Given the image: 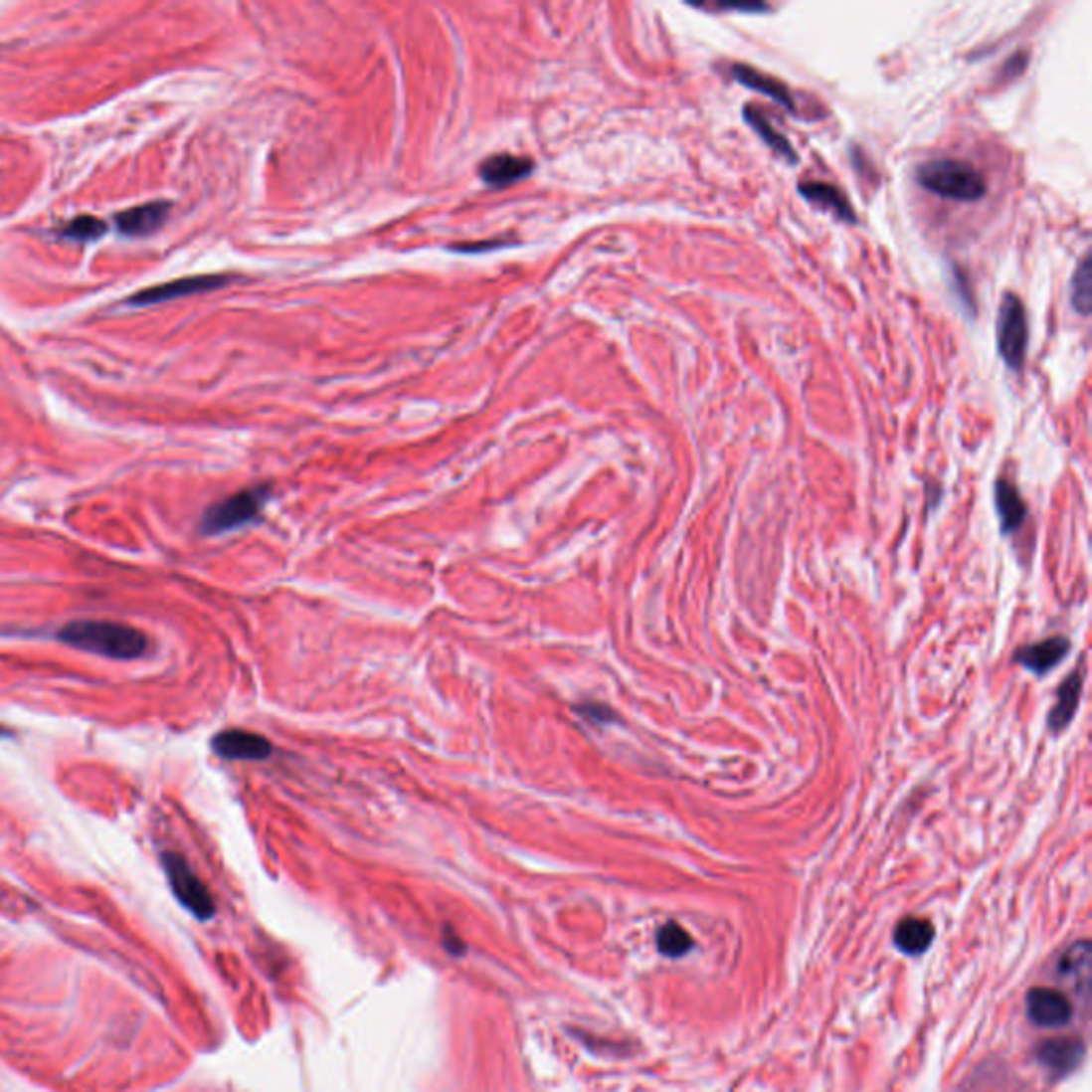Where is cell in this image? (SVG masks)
<instances>
[{"mask_svg": "<svg viewBox=\"0 0 1092 1092\" xmlns=\"http://www.w3.org/2000/svg\"><path fill=\"white\" fill-rule=\"evenodd\" d=\"M58 640L86 653L122 661L137 659L150 648V640L141 630L115 622H92V619L67 624L58 632Z\"/></svg>", "mask_w": 1092, "mask_h": 1092, "instance_id": "cell-1", "label": "cell"}, {"mask_svg": "<svg viewBox=\"0 0 1092 1092\" xmlns=\"http://www.w3.org/2000/svg\"><path fill=\"white\" fill-rule=\"evenodd\" d=\"M916 182L926 193L963 203H976L988 193L986 177L971 162L958 158L922 162L916 169Z\"/></svg>", "mask_w": 1092, "mask_h": 1092, "instance_id": "cell-2", "label": "cell"}, {"mask_svg": "<svg viewBox=\"0 0 1092 1092\" xmlns=\"http://www.w3.org/2000/svg\"><path fill=\"white\" fill-rule=\"evenodd\" d=\"M272 495L270 484L250 486L240 493H235L218 504L205 510L201 519V534L205 536H218L227 534V531H235L248 523L259 519L261 510L268 504Z\"/></svg>", "mask_w": 1092, "mask_h": 1092, "instance_id": "cell-3", "label": "cell"}, {"mask_svg": "<svg viewBox=\"0 0 1092 1092\" xmlns=\"http://www.w3.org/2000/svg\"><path fill=\"white\" fill-rule=\"evenodd\" d=\"M997 348L1011 372H1020L1028 350V316L1022 299L1007 290L1002 294L997 318Z\"/></svg>", "mask_w": 1092, "mask_h": 1092, "instance_id": "cell-4", "label": "cell"}, {"mask_svg": "<svg viewBox=\"0 0 1092 1092\" xmlns=\"http://www.w3.org/2000/svg\"><path fill=\"white\" fill-rule=\"evenodd\" d=\"M162 866L167 870V877L177 900H180L188 911H193L197 918L210 920L216 911L212 894L201 883V879L193 873V868L188 866V862L182 858V855L173 851L165 853L162 855Z\"/></svg>", "mask_w": 1092, "mask_h": 1092, "instance_id": "cell-5", "label": "cell"}, {"mask_svg": "<svg viewBox=\"0 0 1092 1092\" xmlns=\"http://www.w3.org/2000/svg\"><path fill=\"white\" fill-rule=\"evenodd\" d=\"M212 749L225 760H250L261 762L272 756V743L257 732H248L240 728L223 730L212 739Z\"/></svg>", "mask_w": 1092, "mask_h": 1092, "instance_id": "cell-6", "label": "cell"}, {"mask_svg": "<svg viewBox=\"0 0 1092 1092\" xmlns=\"http://www.w3.org/2000/svg\"><path fill=\"white\" fill-rule=\"evenodd\" d=\"M1028 1017L1037 1026L1058 1028L1071 1022L1073 1005L1071 1001L1054 988H1032L1026 997Z\"/></svg>", "mask_w": 1092, "mask_h": 1092, "instance_id": "cell-7", "label": "cell"}, {"mask_svg": "<svg viewBox=\"0 0 1092 1092\" xmlns=\"http://www.w3.org/2000/svg\"><path fill=\"white\" fill-rule=\"evenodd\" d=\"M231 282L229 275H195V277H182V279H173V282H167V284H160V286H154V288H145L143 292L135 294V297L130 299V303L135 305H150V303H160V301H171V299H180V297H186V294H197V292H208V290H216L220 286H225Z\"/></svg>", "mask_w": 1092, "mask_h": 1092, "instance_id": "cell-8", "label": "cell"}, {"mask_svg": "<svg viewBox=\"0 0 1092 1092\" xmlns=\"http://www.w3.org/2000/svg\"><path fill=\"white\" fill-rule=\"evenodd\" d=\"M534 160L516 154H493L478 165V177L491 188H504L525 180L534 171Z\"/></svg>", "mask_w": 1092, "mask_h": 1092, "instance_id": "cell-9", "label": "cell"}, {"mask_svg": "<svg viewBox=\"0 0 1092 1092\" xmlns=\"http://www.w3.org/2000/svg\"><path fill=\"white\" fill-rule=\"evenodd\" d=\"M799 193L809 203H814L818 208L830 212L834 218L843 220V223L847 225L858 223V216H855L847 195L838 186L828 182H818V180H805L799 184Z\"/></svg>", "mask_w": 1092, "mask_h": 1092, "instance_id": "cell-10", "label": "cell"}, {"mask_svg": "<svg viewBox=\"0 0 1092 1092\" xmlns=\"http://www.w3.org/2000/svg\"><path fill=\"white\" fill-rule=\"evenodd\" d=\"M730 76L736 82H739L741 86L749 88V91H756L764 96H769L777 102V105L786 107L788 111L796 113V100L790 92V88L784 82L766 76V73L758 71L756 67H749V65H732L730 67Z\"/></svg>", "mask_w": 1092, "mask_h": 1092, "instance_id": "cell-11", "label": "cell"}, {"mask_svg": "<svg viewBox=\"0 0 1092 1092\" xmlns=\"http://www.w3.org/2000/svg\"><path fill=\"white\" fill-rule=\"evenodd\" d=\"M1086 1047L1080 1039L1075 1037H1058L1047 1039L1037 1047V1058L1043 1067L1050 1071L1065 1075L1080 1065L1084 1058Z\"/></svg>", "mask_w": 1092, "mask_h": 1092, "instance_id": "cell-12", "label": "cell"}, {"mask_svg": "<svg viewBox=\"0 0 1092 1092\" xmlns=\"http://www.w3.org/2000/svg\"><path fill=\"white\" fill-rule=\"evenodd\" d=\"M1069 648H1071V644H1069L1067 638L1052 637V638H1045L1041 642H1035V644H1028V646L1020 648V651L1015 653V661L1022 663V666L1028 668L1030 672L1045 674V672H1050L1056 666V663L1069 653Z\"/></svg>", "mask_w": 1092, "mask_h": 1092, "instance_id": "cell-13", "label": "cell"}, {"mask_svg": "<svg viewBox=\"0 0 1092 1092\" xmlns=\"http://www.w3.org/2000/svg\"><path fill=\"white\" fill-rule=\"evenodd\" d=\"M169 203H147L117 216V227L126 235H150L165 225Z\"/></svg>", "mask_w": 1092, "mask_h": 1092, "instance_id": "cell-14", "label": "cell"}, {"mask_svg": "<svg viewBox=\"0 0 1092 1092\" xmlns=\"http://www.w3.org/2000/svg\"><path fill=\"white\" fill-rule=\"evenodd\" d=\"M743 117H745L747 126H749V128H754V130L758 132V135H760V139H762L766 145H769L771 150H773L779 158H784V160L792 162V165H794V162H799V154H796L794 145L788 141V137L784 135V132H779V130L773 126V122H771L769 117H766L758 107L747 105V107L743 109Z\"/></svg>", "mask_w": 1092, "mask_h": 1092, "instance_id": "cell-15", "label": "cell"}, {"mask_svg": "<svg viewBox=\"0 0 1092 1092\" xmlns=\"http://www.w3.org/2000/svg\"><path fill=\"white\" fill-rule=\"evenodd\" d=\"M995 501L997 512L1001 516V527L1005 534H1011L1022 525L1026 516V506L1020 491L1015 489V484L1007 478H999L995 486Z\"/></svg>", "mask_w": 1092, "mask_h": 1092, "instance_id": "cell-16", "label": "cell"}, {"mask_svg": "<svg viewBox=\"0 0 1092 1092\" xmlns=\"http://www.w3.org/2000/svg\"><path fill=\"white\" fill-rule=\"evenodd\" d=\"M1080 696H1082V672L1075 670L1069 674V678H1065V683L1058 687V700L1052 706L1050 717H1047V723H1050L1052 732H1062L1069 726L1077 711V704H1080Z\"/></svg>", "mask_w": 1092, "mask_h": 1092, "instance_id": "cell-17", "label": "cell"}, {"mask_svg": "<svg viewBox=\"0 0 1092 1092\" xmlns=\"http://www.w3.org/2000/svg\"><path fill=\"white\" fill-rule=\"evenodd\" d=\"M935 939V926L922 918H905L896 926L894 943L900 952L918 956L931 948Z\"/></svg>", "mask_w": 1092, "mask_h": 1092, "instance_id": "cell-18", "label": "cell"}, {"mask_svg": "<svg viewBox=\"0 0 1092 1092\" xmlns=\"http://www.w3.org/2000/svg\"><path fill=\"white\" fill-rule=\"evenodd\" d=\"M1090 255H1084L1071 277V307L1077 314L1088 316L1092 307V270Z\"/></svg>", "mask_w": 1092, "mask_h": 1092, "instance_id": "cell-19", "label": "cell"}, {"mask_svg": "<svg viewBox=\"0 0 1092 1092\" xmlns=\"http://www.w3.org/2000/svg\"><path fill=\"white\" fill-rule=\"evenodd\" d=\"M691 948H693L691 937L678 924L668 922L657 931V950L663 956L678 958V956H685Z\"/></svg>", "mask_w": 1092, "mask_h": 1092, "instance_id": "cell-20", "label": "cell"}, {"mask_svg": "<svg viewBox=\"0 0 1092 1092\" xmlns=\"http://www.w3.org/2000/svg\"><path fill=\"white\" fill-rule=\"evenodd\" d=\"M105 233V225L100 223L98 218H92V216H82V218H76L73 223L65 229V235L67 238H73V240H80V242H91V240H96L98 235Z\"/></svg>", "mask_w": 1092, "mask_h": 1092, "instance_id": "cell-21", "label": "cell"}, {"mask_svg": "<svg viewBox=\"0 0 1092 1092\" xmlns=\"http://www.w3.org/2000/svg\"><path fill=\"white\" fill-rule=\"evenodd\" d=\"M1088 956H1090V943L1088 941H1080L1075 943V946L1062 956L1060 961V971L1065 973H1082L1086 967H1088Z\"/></svg>", "mask_w": 1092, "mask_h": 1092, "instance_id": "cell-22", "label": "cell"}, {"mask_svg": "<svg viewBox=\"0 0 1092 1092\" xmlns=\"http://www.w3.org/2000/svg\"><path fill=\"white\" fill-rule=\"evenodd\" d=\"M574 711H577L579 715H583L585 719L594 721V723H607V721L615 719V715L611 713V708H609V706L596 704V702H585V704L574 706Z\"/></svg>", "mask_w": 1092, "mask_h": 1092, "instance_id": "cell-23", "label": "cell"}, {"mask_svg": "<svg viewBox=\"0 0 1092 1092\" xmlns=\"http://www.w3.org/2000/svg\"><path fill=\"white\" fill-rule=\"evenodd\" d=\"M952 288H954V292L958 290V299L963 301V305L969 309V312H971V314H976V305H973L971 292H969V284H967V279H965L963 272L958 270V268L952 270Z\"/></svg>", "mask_w": 1092, "mask_h": 1092, "instance_id": "cell-24", "label": "cell"}, {"mask_svg": "<svg viewBox=\"0 0 1092 1092\" xmlns=\"http://www.w3.org/2000/svg\"><path fill=\"white\" fill-rule=\"evenodd\" d=\"M1026 63H1028V52H1026V50H1020V52L1011 56V61H1009L1005 67H1002V69H1005L1002 73H1005L1007 80L1017 78V76H1020V73L1026 71Z\"/></svg>", "mask_w": 1092, "mask_h": 1092, "instance_id": "cell-25", "label": "cell"}, {"mask_svg": "<svg viewBox=\"0 0 1092 1092\" xmlns=\"http://www.w3.org/2000/svg\"><path fill=\"white\" fill-rule=\"evenodd\" d=\"M506 242H480V244H459V246H453V250H456V253H482V250H493V248H499L504 246Z\"/></svg>", "mask_w": 1092, "mask_h": 1092, "instance_id": "cell-26", "label": "cell"}, {"mask_svg": "<svg viewBox=\"0 0 1092 1092\" xmlns=\"http://www.w3.org/2000/svg\"><path fill=\"white\" fill-rule=\"evenodd\" d=\"M721 11H745V13H764L769 5H719Z\"/></svg>", "mask_w": 1092, "mask_h": 1092, "instance_id": "cell-27", "label": "cell"}]
</instances>
